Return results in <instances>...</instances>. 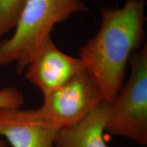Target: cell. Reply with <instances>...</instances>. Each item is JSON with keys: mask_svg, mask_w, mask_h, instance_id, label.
Wrapping results in <instances>:
<instances>
[{"mask_svg": "<svg viewBox=\"0 0 147 147\" xmlns=\"http://www.w3.org/2000/svg\"><path fill=\"white\" fill-rule=\"evenodd\" d=\"M145 8L144 0H126L121 8L102 9L98 31L80 48L79 58L106 102L118 94L130 57L144 44Z\"/></svg>", "mask_w": 147, "mask_h": 147, "instance_id": "6da1fadb", "label": "cell"}, {"mask_svg": "<svg viewBox=\"0 0 147 147\" xmlns=\"http://www.w3.org/2000/svg\"><path fill=\"white\" fill-rule=\"evenodd\" d=\"M86 11L83 0H25L14 34L0 41V66L14 62L17 72L21 73L55 25Z\"/></svg>", "mask_w": 147, "mask_h": 147, "instance_id": "7a4b0ae2", "label": "cell"}, {"mask_svg": "<svg viewBox=\"0 0 147 147\" xmlns=\"http://www.w3.org/2000/svg\"><path fill=\"white\" fill-rule=\"evenodd\" d=\"M130 74L118 94L109 103L106 131L138 144H147V45L129 59Z\"/></svg>", "mask_w": 147, "mask_h": 147, "instance_id": "3957f363", "label": "cell"}, {"mask_svg": "<svg viewBox=\"0 0 147 147\" xmlns=\"http://www.w3.org/2000/svg\"><path fill=\"white\" fill-rule=\"evenodd\" d=\"M43 97L42 105L34 109L35 115L42 123L58 130L78 123L104 101L86 69Z\"/></svg>", "mask_w": 147, "mask_h": 147, "instance_id": "277c9868", "label": "cell"}, {"mask_svg": "<svg viewBox=\"0 0 147 147\" xmlns=\"http://www.w3.org/2000/svg\"><path fill=\"white\" fill-rule=\"evenodd\" d=\"M84 69L80 58L61 51L49 36L33 55L25 76L45 96L63 86Z\"/></svg>", "mask_w": 147, "mask_h": 147, "instance_id": "5b68a950", "label": "cell"}, {"mask_svg": "<svg viewBox=\"0 0 147 147\" xmlns=\"http://www.w3.org/2000/svg\"><path fill=\"white\" fill-rule=\"evenodd\" d=\"M59 131L38 120L34 109L0 108V136L12 147H56Z\"/></svg>", "mask_w": 147, "mask_h": 147, "instance_id": "8992f818", "label": "cell"}, {"mask_svg": "<svg viewBox=\"0 0 147 147\" xmlns=\"http://www.w3.org/2000/svg\"><path fill=\"white\" fill-rule=\"evenodd\" d=\"M109 103L103 101L78 123L61 129L57 142L61 147H109L104 140Z\"/></svg>", "mask_w": 147, "mask_h": 147, "instance_id": "52a82bcc", "label": "cell"}, {"mask_svg": "<svg viewBox=\"0 0 147 147\" xmlns=\"http://www.w3.org/2000/svg\"><path fill=\"white\" fill-rule=\"evenodd\" d=\"M25 0H0V41L13 29Z\"/></svg>", "mask_w": 147, "mask_h": 147, "instance_id": "ba28073f", "label": "cell"}, {"mask_svg": "<svg viewBox=\"0 0 147 147\" xmlns=\"http://www.w3.org/2000/svg\"><path fill=\"white\" fill-rule=\"evenodd\" d=\"M24 102L25 96L17 88L8 87L0 89V108H21Z\"/></svg>", "mask_w": 147, "mask_h": 147, "instance_id": "9c48e42d", "label": "cell"}, {"mask_svg": "<svg viewBox=\"0 0 147 147\" xmlns=\"http://www.w3.org/2000/svg\"><path fill=\"white\" fill-rule=\"evenodd\" d=\"M0 147H7L6 143L4 141H3L1 139H0Z\"/></svg>", "mask_w": 147, "mask_h": 147, "instance_id": "30bf717a", "label": "cell"}, {"mask_svg": "<svg viewBox=\"0 0 147 147\" xmlns=\"http://www.w3.org/2000/svg\"><path fill=\"white\" fill-rule=\"evenodd\" d=\"M56 147H61V146H59V145L58 144H57V146H56Z\"/></svg>", "mask_w": 147, "mask_h": 147, "instance_id": "8fae6325", "label": "cell"}]
</instances>
